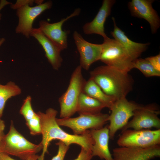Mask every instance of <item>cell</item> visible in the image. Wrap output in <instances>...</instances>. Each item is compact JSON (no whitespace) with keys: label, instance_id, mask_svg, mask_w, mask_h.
Listing matches in <instances>:
<instances>
[{"label":"cell","instance_id":"31","mask_svg":"<svg viewBox=\"0 0 160 160\" xmlns=\"http://www.w3.org/2000/svg\"><path fill=\"white\" fill-rule=\"evenodd\" d=\"M5 135L4 131L0 132V141L1 140V139ZM0 150V153H1Z\"/></svg>","mask_w":160,"mask_h":160},{"label":"cell","instance_id":"29","mask_svg":"<svg viewBox=\"0 0 160 160\" xmlns=\"http://www.w3.org/2000/svg\"><path fill=\"white\" fill-rule=\"evenodd\" d=\"M11 4V3L5 0H1L0 1V12L1 10L6 6ZM1 14L0 13V20L1 18Z\"/></svg>","mask_w":160,"mask_h":160},{"label":"cell","instance_id":"18","mask_svg":"<svg viewBox=\"0 0 160 160\" xmlns=\"http://www.w3.org/2000/svg\"><path fill=\"white\" fill-rule=\"evenodd\" d=\"M112 20L114 29L111 32V35L114 39L123 46L133 61L138 58L143 52L146 50L149 43H141L132 41L117 26L114 17H112Z\"/></svg>","mask_w":160,"mask_h":160},{"label":"cell","instance_id":"1","mask_svg":"<svg viewBox=\"0 0 160 160\" xmlns=\"http://www.w3.org/2000/svg\"><path fill=\"white\" fill-rule=\"evenodd\" d=\"M40 121L42 140L41 143L43 146L41 155L44 156L48 152L50 142L53 140H58L68 146L76 144L86 150L91 151L94 143L90 131L88 130L80 135L69 134L63 130L56 121L57 111L52 108L47 109L45 113L39 111L37 113Z\"/></svg>","mask_w":160,"mask_h":160},{"label":"cell","instance_id":"24","mask_svg":"<svg viewBox=\"0 0 160 160\" xmlns=\"http://www.w3.org/2000/svg\"><path fill=\"white\" fill-rule=\"evenodd\" d=\"M26 124L31 135H34L41 134L40 119L37 113L36 115L33 118L26 121Z\"/></svg>","mask_w":160,"mask_h":160},{"label":"cell","instance_id":"13","mask_svg":"<svg viewBox=\"0 0 160 160\" xmlns=\"http://www.w3.org/2000/svg\"><path fill=\"white\" fill-rule=\"evenodd\" d=\"M153 0H132L128 4L132 16L143 19L149 23L151 33H156L160 26V19L153 8Z\"/></svg>","mask_w":160,"mask_h":160},{"label":"cell","instance_id":"30","mask_svg":"<svg viewBox=\"0 0 160 160\" xmlns=\"http://www.w3.org/2000/svg\"><path fill=\"white\" fill-rule=\"evenodd\" d=\"M5 127L4 121L0 119V132L4 131Z\"/></svg>","mask_w":160,"mask_h":160},{"label":"cell","instance_id":"8","mask_svg":"<svg viewBox=\"0 0 160 160\" xmlns=\"http://www.w3.org/2000/svg\"><path fill=\"white\" fill-rule=\"evenodd\" d=\"M121 132L117 141L119 147L144 148L160 145V129H129Z\"/></svg>","mask_w":160,"mask_h":160},{"label":"cell","instance_id":"14","mask_svg":"<svg viewBox=\"0 0 160 160\" xmlns=\"http://www.w3.org/2000/svg\"><path fill=\"white\" fill-rule=\"evenodd\" d=\"M113 153V160H150L160 156V145L144 148L119 147Z\"/></svg>","mask_w":160,"mask_h":160},{"label":"cell","instance_id":"9","mask_svg":"<svg viewBox=\"0 0 160 160\" xmlns=\"http://www.w3.org/2000/svg\"><path fill=\"white\" fill-rule=\"evenodd\" d=\"M159 113V109L154 105H142L135 111L133 118L121 129V132L130 129L140 130L153 127L160 129V119L158 116Z\"/></svg>","mask_w":160,"mask_h":160},{"label":"cell","instance_id":"25","mask_svg":"<svg viewBox=\"0 0 160 160\" xmlns=\"http://www.w3.org/2000/svg\"><path fill=\"white\" fill-rule=\"evenodd\" d=\"M56 145L58 146V152L57 155L54 156L51 160H64L69 146L60 141L56 143Z\"/></svg>","mask_w":160,"mask_h":160},{"label":"cell","instance_id":"27","mask_svg":"<svg viewBox=\"0 0 160 160\" xmlns=\"http://www.w3.org/2000/svg\"><path fill=\"white\" fill-rule=\"evenodd\" d=\"M92 157L91 151L81 148V152L78 157L73 160H90Z\"/></svg>","mask_w":160,"mask_h":160},{"label":"cell","instance_id":"26","mask_svg":"<svg viewBox=\"0 0 160 160\" xmlns=\"http://www.w3.org/2000/svg\"><path fill=\"white\" fill-rule=\"evenodd\" d=\"M157 70L160 71V54L145 58Z\"/></svg>","mask_w":160,"mask_h":160},{"label":"cell","instance_id":"11","mask_svg":"<svg viewBox=\"0 0 160 160\" xmlns=\"http://www.w3.org/2000/svg\"><path fill=\"white\" fill-rule=\"evenodd\" d=\"M52 5V1H49L33 7L27 4L19 7L17 12L19 23L15 29L16 33L29 38L35 19L44 11L50 9Z\"/></svg>","mask_w":160,"mask_h":160},{"label":"cell","instance_id":"17","mask_svg":"<svg viewBox=\"0 0 160 160\" xmlns=\"http://www.w3.org/2000/svg\"><path fill=\"white\" fill-rule=\"evenodd\" d=\"M90 131L94 141L91 149L92 156H98L101 159L113 160L108 146L110 137L108 126Z\"/></svg>","mask_w":160,"mask_h":160},{"label":"cell","instance_id":"10","mask_svg":"<svg viewBox=\"0 0 160 160\" xmlns=\"http://www.w3.org/2000/svg\"><path fill=\"white\" fill-rule=\"evenodd\" d=\"M81 9H76L70 15L60 21L50 23L46 21L41 20L39 22V28L41 32L47 38L57 46L62 51L66 49L68 45V36L70 33L68 30H63L62 27L65 22L80 14Z\"/></svg>","mask_w":160,"mask_h":160},{"label":"cell","instance_id":"2","mask_svg":"<svg viewBox=\"0 0 160 160\" xmlns=\"http://www.w3.org/2000/svg\"><path fill=\"white\" fill-rule=\"evenodd\" d=\"M94 81L106 95L116 100L126 97L132 90L133 80L128 73L107 65L98 66L90 72Z\"/></svg>","mask_w":160,"mask_h":160},{"label":"cell","instance_id":"22","mask_svg":"<svg viewBox=\"0 0 160 160\" xmlns=\"http://www.w3.org/2000/svg\"><path fill=\"white\" fill-rule=\"evenodd\" d=\"M132 63L133 68L139 70L146 77L160 76V71L156 70L145 58H137Z\"/></svg>","mask_w":160,"mask_h":160},{"label":"cell","instance_id":"15","mask_svg":"<svg viewBox=\"0 0 160 160\" xmlns=\"http://www.w3.org/2000/svg\"><path fill=\"white\" fill-rule=\"evenodd\" d=\"M116 2L114 0H104L97 14L90 22L83 26L84 33L87 35L97 34L103 39L108 37L105 33L104 25L107 18L110 15L112 8Z\"/></svg>","mask_w":160,"mask_h":160},{"label":"cell","instance_id":"16","mask_svg":"<svg viewBox=\"0 0 160 160\" xmlns=\"http://www.w3.org/2000/svg\"><path fill=\"white\" fill-rule=\"evenodd\" d=\"M30 36L35 38L43 47L45 56L53 68L58 70L61 66L63 59L62 50L45 36L38 28H33Z\"/></svg>","mask_w":160,"mask_h":160},{"label":"cell","instance_id":"7","mask_svg":"<svg viewBox=\"0 0 160 160\" xmlns=\"http://www.w3.org/2000/svg\"><path fill=\"white\" fill-rule=\"evenodd\" d=\"M75 118H56L60 126L71 129L74 135H80L89 129H98L103 127L108 121L109 115L100 113L95 114H82Z\"/></svg>","mask_w":160,"mask_h":160},{"label":"cell","instance_id":"6","mask_svg":"<svg viewBox=\"0 0 160 160\" xmlns=\"http://www.w3.org/2000/svg\"><path fill=\"white\" fill-rule=\"evenodd\" d=\"M142 105L128 101L126 97L116 100L110 109L108 126L110 138L113 139L117 132L122 129L127 124L129 119L133 116L135 111Z\"/></svg>","mask_w":160,"mask_h":160},{"label":"cell","instance_id":"32","mask_svg":"<svg viewBox=\"0 0 160 160\" xmlns=\"http://www.w3.org/2000/svg\"><path fill=\"white\" fill-rule=\"evenodd\" d=\"M5 41V39L4 38L0 39V46Z\"/></svg>","mask_w":160,"mask_h":160},{"label":"cell","instance_id":"5","mask_svg":"<svg viewBox=\"0 0 160 160\" xmlns=\"http://www.w3.org/2000/svg\"><path fill=\"white\" fill-rule=\"evenodd\" d=\"M100 60L106 65L128 73L133 60L123 46L114 39H104Z\"/></svg>","mask_w":160,"mask_h":160},{"label":"cell","instance_id":"20","mask_svg":"<svg viewBox=\"0 0 160 160\" xmlns=\"http://www.w3.org/2000/svg\"><path fill=\"white\" fill-rule=\"evenodd\" d=\"M82 92L99 101L109 109L116 100L105 94L97 84L90 78L86 81Z\"/></svg>","mask_w":160,"mask_h":160},{"label":"cell","instance_id":"3","mask_svg":"<svg viewBox=\"0 0 160 160\" xmlns=\"http://www.w3.org/2000/svg\"><path fill=\"white\" fill-rule=\"evenodd\" d=\"M9 131L0 141L1 152L26 160L43 149L40 143L34 144L27 140L15 127L11 121Z\"/></svg>","mask_w":160,"mask_h":160},{"label":"cell","instance_id":"28","mask_svg":"<svg viewBox=\"0 0 160 160\" xmlns=\"http://www.w3.org/2000/svg\"><path fill=\"white\" fill-rule=\"evenodd\" d=\"M39 156L37 155H33L26 160H37ZM0 160H16L11 157L9 155L2 152L0 153Z\"/></svg>","mask_w":160,"mask_h":160},{"label":"cell","instance_id":"12","mask_svg":"<svg viewBox=\"0 0 160 160\" xmlns=\"http://www.w3.org/2000/svg\"><path fill=\"white\" fill-rule=\"evenodd\" d=\"M73 37L80 55L79 65L82 68L88 70L92 64L100 60L102 44L88 42L76 31L74 32Z\"/></svg>","mask_w":160,"mask_h":160},{"label":"cell","instance_id":"21","mask_svg":"<svg viewBox=\"0 0 160 160\" xmlns=\"http://www.w3.org/2000/svg\"><path fill=\"white\" fill-rule=\"evenodd\" d=\"M21 93L20 88L13 82L9 81L4 85L0 84V119L3 115L7 101Z\"/></svg>","mask_w":160,"mask_h":160},{"label":"cell","instance_id":"19","mask_svg":"<svg viewBox=\"0 0 160 160\" xmlns=\"http://www.w3.org/2000/svg\"><path fill=\"white\" fill-rule=\"evenodd\" d=\"M105 107L103 103L82 92L79 98L76 112L79 114L97 113Z\"/></svg>","mask_w":160,"mask_h":160},{"label":"cell","instance_id":"23","mask_svg":"<svg viewBox=\"0 0 160 160\" xmlns=\"http://www.w3.org/2000/svg\"><path fill=\"white\" fill-rule=\"evenodd\" d=\"M31 97L28 96L23 102L20 113L24 118L26 121L33 118L36 114L33 111L31 104Z\"/></svg>","mask_w":160,"mask_h":160},{"label":"cell","instance_id":"4","mask_svg":"<svg viewBox=\"0 0 160 160\" xmlns=\"http://www.w3.org/2000/svg\"><path fill=\"white\" fill-rule=\"evenodd\" d=\"M82 69L79 65L76 68L66 90L59 99L61 118L70 117L76 112L79 98L86 81L82 75Z\"/></svg>","mask_w":160,"mask_h":160}]
</instances>
